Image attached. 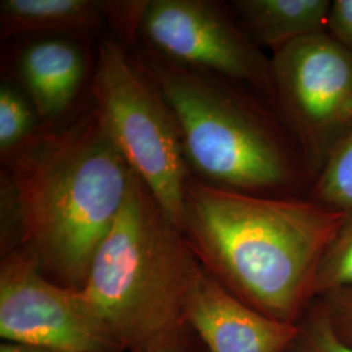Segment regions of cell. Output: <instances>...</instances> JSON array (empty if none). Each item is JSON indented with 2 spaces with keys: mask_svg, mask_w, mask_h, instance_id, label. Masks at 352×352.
<instances>
[{
  "mask_svg": "<svg viewBox=\"0 0 352 352\" xmlns=\"http://www.w3.org/2000/svg\"><path fill=\"white\" fill-rule=\"evenodd\" d=\"M343 218L309 199L244 195L190 176L180 228L200 264L232 295L274 320L299 324Z\"/></svg>",
  "mask_w": 352,
  "mask_h": 352,
  "instance_id": "7a4b0ae2",
  "label": "cell"
},
{
  "mask_svg": "<svg viewBox=\"0 0 352 352\" xmlns=\"http://www.w3.org/2000/svg\"><path fill=\"white\" fill-rule=\"evenodd\" d=\"M93 68L91 103L131 170L180 228L190 173L171 104L133 51L113 36L100 41Z\"/></svg>",
  "mask_w": 352,
  "mask_h": 352,
  "instance_id": "5b68a950",
  "label": "cell"
},
{
  "mask_svg": "<svg viewBox=\"0 0 352 352\" xmlns=\"http://www.w3.org/2000/svg\"><path fill=\"white\" fill-rule=\"evenodd\" d=\"M0 352H74V351H56V350H45V349H34V347H26L19 346L12 343L1 342Z\"/></svg>",
  "mask_w": 352,
  "mask_h": 352,
  "instance_id": "ffe728a7",
  "label": "cell"
},
{
  "mask_svg": "<svg viewBox=\"0 0 352 352\" xmlns=\"http://www.w3.org/2000/svg\"><path fill=\"white\" fill-rule=\"evenodd\" d=\"M14 71L42 124L50 126L69 118L90 63L78 38H29L14 59Z\"/></svg>",
  "mask_w": 352,
  "mask_h": 352,
  "instance_id": "30bf717a",
  "label": "cell"
},
{
  "mask_svg": "<svg viewBox=\"0 0 352 352\" xmlns=\"http://www.w3.org/2000/svg\"><path fill=\"white\" fill-rule=\"evenodd\" d=\"M0 337L19 346L74 352H115L80 291L46 277L32 253H1Z\"/></svg>",
  "mask_w": 352,
  "mask_h": 352,
  "instance_id": "ba28073f",
  "label": "cell"
},
{
  "mask_svg": "<svg viewBox=\"0 0 352 352\" xmlns=\"http://www.w3.org/2000/svg\"><path fill=\"white\" fill-rule=\"evenodd\" d=\"M346 289H352V210L344 213L322 256L316 277V298Z\"/></svg>",
  "mask_w": 352,
  "mask_h": 352,
  "instance_id": "9a60e30c",
  "label": "cell"
},
{
  "mask_svg": "<svg viewBox=\"0 0 352 352\" xmlns=\"http://www.w3.org/2000/svg\"><path fill=\"white\" fill-rule=\"evenodd\" d=\"M171 104L190 176L244 195L308 199L316 176L274 106L223 76L132 49Z\"/></svg>",
  "mask_w": 352,
  "mask_h": 352,
  "instance_id": "3957f363",
  "label": "cell"
},
{
  "mask_svg": "<svg viewBox=\"0 0 352 352\" xmlns=\"http://www.w3.org/2000/svg\"><path fill=\"white\" fill-rule=\"evenodd\" d=\"M330 0H232L241 26L261 47L273 52L327 32Z\"/></svg>",
  "mask_w": 352,
  "mask_h": 352,
  "instance_id": "7c38bea8",
  "label": "cell"
},
{
  "mask_svg": "<svg viewBox=\"0 0 352 352\" xmlns=\"http://www.w3.org/2000/svg\"><path fill=\"white\" fill-rule=\"evenodd\" d=\"M142 352H187L180 340V333L160 340Z\"/></svg>",
  "mask_w": 352,
  "mask_h": 352,
  "instance_id": "d6986e66",
  "label": "cell"
},
{
  "mask_svg": "<svg viewBox=\"0 0 352 352\" xmlns=\"http://www.w3.org/2000/svg\"><path fill=\"white\" fill-rule=\"evenodd\" d=\"M1 166L3 253L23 247L46 277L81 289L135 174L98 110L43 124Z\"/></svg>",
  "mask_w": 352,
  "mask_h": 352,
  "instance_id": "6da1fadb",
  "label": "cell"
},
{
  "mask_svg": "<svg viewBox=\"0 0 352 352\" xmlns=\"http://www.w3.org/2000/svg\"><path fill=\"white\" fill-rule=\"evenodd\" d=\"M136 46L170 63L243 82L273 104L272 59L250 37L230 4L148 0Z\"/></svg>",
  "mask_w": 352,
  "mask_h": 352,
  "instance_id": "52a82bcc",
  "label": "cell"
},
{
  "mask_svg": "<svg viewBox=\"0 0 352 352\" xmlns=\"http://www.w3.org/2000/svg\"><path fill=\"white\" fill-rule=\"evenodd\" d=\"M342 340L352 344V289H340L316 298Z\"/></svg>",
  "mask_w": 352,
  "mask_h": 352,
  "instance_id": "e0dca14e",
  "label": "cell"
},
{
  "mask_svg": "<svg viewBox=\"0 0 352 352\" xmlns=\"http://www.w3.org/2000/svg\"><path fill=\"white\" fill-rule=\"evenodd\" d=\"M184 321L209 352H289L299 324L274 320L241 302L199 265Z\"/></svg>",
  "mask_w": 352,
  "mask_h": 352,
  "instance_id": "9c48e42d",
  "label": "cell"
},
{
  "mask_svg": "<svg viewBox=\"0 0 352 352\" xmlns=\"http://www.w3.org/2000/svg\"><path fill=\"white\" fill-rule=\"evenodd\" d=\"M327 33L352 54V0H336L327 19Z\"/></svg>",
  "mask_w": 352,
  "mask_h": 352,
  "instance_id": "ac0fdd59",
  "label": "cell"
},
{
  "mask_svg": "<svg viewBox=\"0 0 352 352\" xmlns=\"http://www.w3.org/2000/svg\"><path fill=\"white\" fill-rule=\"evenodd\" d=\"M308 199L334 212L352 210V131L318 173Z\"/></svg>",
  "mask_w": 352,
  "mask_h": 352,
  "instance_id": "5bb4252c",
  "label": "cell"
},
{
  "mask_svg": "<svg viewBox=\"0 0 352 352\" xmlns=\"http://www.w3.org/2000/svg\"><path fill=\"white\" fill-rule=\"evenodd\" d=\"M273 106L316 177L352 131V54L327 32L276 51Z\"/></svg>",
  "mask_w": 352,
  "mask_h": 352,
  "instance_id": "8992f818",
  "label": "cell"
},
{
  "mask_svg": "<svg viewBox=\"0 0 352 352\" xmlns=\"http://www.w3.org/2000/svg\"><path fill=\"white\" fill-rule=\"evenodd\" d=\"M109 26L106 1L97 0H1L3 38L100 36ZM102 38V37H101Z\"/></svg>",
  "mask_w": 352,
  "mask_h": 352,
  "instance_id": "8fae6325",
  "label": "cell"
},
{
  "mask_svg": "<svg viewBox=\"0 0 352 352\" xmlns=\"http://www.w3.org/2000/svg\"><path fill=\"white\" fill-rule=\"evenodd\" d=\"M43 126L24 90L11 82L0 87V158L25 145Z\"/></svg>",
  "mask_w": 352,
  "mask_h": 352,
  "instance_id": "4fadbf2b",
  "label": "cell"
},
{
  "mask_svg": "<svg viewBox=\"0 0 352 352\" xmlns=\"http://www.w3.org/2000/svg\"><path fill=\"white\" fill-rule=\"evenodd\" d=\"M289 352H352V344L340 338L322 307L314 300L299 321V333Z\"/></svg>",
  "mask_w": 352,
  "mask_h": 352,
  "instance_id": "2e32d148",
  "label": "cell"
},
{
  "mask_svg": "<svg viewBox=\"0 0 352 352\" xmlns=\"http://www.w3.org/2000/svg\"><path fill=\"white\" fill-rule=\"evenodd\" d=\"M199 265L183 231L133 174L123 208L78 291L116 351L142 352L186 325Z\"/></svg>",
  "mask_w": 352,
  "mask_h": 352,
  "instance_id": "277c9868",
  "label": "cell"
}]
</instances>
